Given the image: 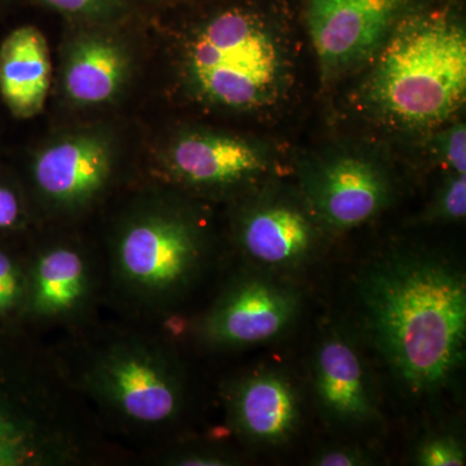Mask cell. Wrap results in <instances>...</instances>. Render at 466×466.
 <instances>
[{
	"label": "cell",
	"mask_w": 466,
	"mask_h": 466,
	"mask_svg": "<svg viewBox=\"0 0 466 466\" xmlns=\"http://www.w3.org/2000/svg\"><path fill=\"white\" fill-rule=\"evenodd\" d=\"M368 323L392 370L412 391H431L464 360L466 285L458 268L429 257L383 262L364 284Z\"/></svg>",
	"instance_id": "obj_1"
},
{
	"label": "cell",
	"mask_w": 466,
	"mask_h": 466,
	"mask_svg": "<svg viewBox=\"0 0 466 466\" xmlns=\"http://www.w3.org/2000/svg\"><path fill=\"white\" fill-rule=\"evenodd\" d=\"M56 357L75 390L126 431L150 434L182 413V366L158 337L113 328L79 336Z\"/></svg>",
	"instance_id": "obj_2"
},
{
	"label": "cell",
	"mask_w": 466,
	"mask_h": 466,
	"mask_svg": "<svg viewBox=\"0 0 466 466\" xmlns=\"http://www.w3.org/2000/svg\"><path fill=\"white\" fill-rule=\"evenodd\" d=\"M395 125L433 128L455 115L466 95V35L452 18L426 15L394 30L368 87Z\"/></svg>",
	"instance_id": "obj_3"
},
{
	"label": "cell",
	"mask_w": 466,
	"mask_h": 466,
	"mask_svg": "<svg viewBox=\"0 0 466 466\" xmlns=\"http://www.w3.org/2000/svg\"><path fill=\"white\" fill-rule=\"evenodd\" d=\"M198 226L177 208L153 205L124 219L110 241L108 276L116 299L139 315H159L186 296L208 265Z\"/></svg>",
	"instance_id": "obj_4"
},
{
	"label": "cell",
	"mask_w": 466,
	"mask_h": 466,
	"mask_svg": "<svg viewBox=\"0 0 466 466\" xmlns=\"http://www.w3.org/2000/svg\"><path fill=\"white\" fill-rule=\"evenodd\" d=\"M55 355L15 376L0 377V466L85 464L96 451L78 392Z\"/></svg>",
	"instance_id": "obj_5"
},
{
	"label": "cell",
	"mask_w": 466,
	"mask_h": 466,
	"mask_svg": "<svg viewBox=\"0 0 466 466\" xmlns=\"http://www.w3.org/2000/svg\"><path fill=\"white\" fill-rule=\"evenodd\" d=\"M187 67L205 99L227 108H257L274 96L280 54L262 21L240 9H229L208 21L195 36Z\"/></svg>",
	"instance_id": "obj_6"
},
{
	"label": "cell",
	"mask_w": 466,
	"mask_h": 466,
	"mask_svg": "<svg viewBox=\"0 0 466 466\" xmlns=\"http://www.w3.org/2000/svg\"><path fill=\"white\" fill-rule=\"evenodd\" d=\"M25 317L42 325L76 327L96 302L100 266L72 242H52L26 262Z\"/></svg>",
	"instance_id": "obj_7"
},
{
	"label": "cell",
	"mask_w": 466,
	"mask_h": 466,
	"mask_svg": "<svg viewBox=\"0 0 466 466\" xmlns=\"http://www.w3.org/2000/svg\"><path fill=\"white\" fill-rule=\"evenodd\" d=\"M410 0H308V25L325 76L364 60Z\"/></svg>",
	"instance_id": "obj_8"
},
{
	"label": "cell",
	"mask_w": 466,
	"mask_h": 466,
	"mask_svg": "<svg viewBox=\"0 0 466 466\" xmlns=\"http://www.w3.org/2000/svg\"><path fill=\"white\" fill-rule=\"evenodd\" d=\"M297 308L293 291L263 279H244L218 297L198 325V336L216 349L268 341L289 327Z\"/></svg>",
	"instance_id": "obj_9"
},
{
	"label": "cell",
	"mask_w": 466,
	"mask_h": 466,
	"mask_svg": "<svg viewBox=\"0 0 466 466\" xmlns=\"http://www.w3.org/2000/svg\"><path fill=\"white\" fill-rule=\"evenodd\" d=\"M112 170L109 144L97 135L85 134L42 150L34 162L33 180L48 207L76 213L106 191Z\"/></svg>",
	"instance_id": "obj_10"
},
{
	"label": "cell",
	"mask_w": 466,
	"mask_h": 466,
	"mask_svg": "<svg viewBox=\"0 0 466 466\" xmlns=\"http://www.w3.org/2000/svg\"><path fill=\"white\" fill-rule=\"evenodd\" d=\"M262 167V157L250 144L219 135H189L175 144L168 158L175 179L196 188H229Z\"/></svg>",
	"instance_id": "obj_11"
},
{
	"label": "cell",
	"mask_w": 466,
	"mask_h": 466,
	"mask_svg": "<svg viewBox=\"0 0 466 466\" xmlns=\"http://www.w3.org/2000/svg\"><path fill=\"white\" fill-rule=\"evenodd\" d=\"M388 184L372 164L359 158L333 162L314 188L318 213L334 228H351L367 222L385 204Z\"/></svg>",
	"instance_id": "obj_12"
},
{
	"label": "cell",
	"mask_w": 466,
	"mask_h": 466,
	"mask_svg": "<svg viewBox=\"0 0 466 466\" xmlns=\"http://www.w3.org/2000/svg\"><path fill=\"white\" fill-rule=\"evenodd\" d=\"M228 403L233 424L245 437L258 443H281L299 424L296 392L276 373L245 377L232 389Z\"/></svg>",
	"instance_id": "obj_13"
},
{
	"label": "cell",
	"mask_w": 466,
	"mask_h": 466,
	"mask_svg": "<svg viewBox=\"0 0 466 466\" xmlns=\"http://www.w3.org/2000/svg\"><path fill=\"white\" fill-rule=\"evenodd\" d=\"M51 82L47 42L38 29L20 27L0 48V94L15 115L32 116L43 108Z\"/></svg>",
	"instance_id": "obj_14"
},
{
	"label": "cell",
	"mask_w": 466,
	"mask_h": 466,
	"mask_svg": "<svg viewBox=\"0 0 466 466\" xmlns=\"http://www.w3.org/2000/svg\"><path fill=\"white\" fill-rule=\"evenodd\" d=\"M238 241L254 262L272 268H291L311 253L314 232L308 218L297 208L269 205L245 217Z\"/></svg>",
	"instance_id": "obj_15"
},
{
	"label": "cell",
	"mask_w": 466,
	"mask_h": 466,
	"mask_svg": "<svg viewBox=\"0 0 466 466\" xmlns=\"http://www.w3.org/2000/svg\"><path fill=\"white\" fill-rule=\"evenodd\" d=\"M128 61L121 46L103 36H87L67 56L64 86L67 96L84 106L115 97L127 76Z\"/></svg>",
	"instance_id": "obj_16"
},
{
	"label": "cell",
	"mask_w": 466,
	"mask_h": 466,
	"mask_svg": "<svg viewBox=\"0 0 466 466\" xmlns=\"http://www.w3.org/2000/svg\"><path fill=\"white\" fill-rule=\"evenodd\" d=\"M317 391L325 410L337 419L358 421L372 412L360 359L341 339H328L319 350Z\"/></svg>",
	"instance_id": "obj_17"
},
{
	"label": "cell",
	"mask_w": 466,
	"mask_h": 466,
	"mask_svg": "<svg viewBox=\"0 0 466 466\" xmlns=\"http://www.w3.org/2000/svg\"><path fill=\"white\" fill-rule=\"evenodd\" d=\"M26 265L0 249V318L25 317Z\"/></svg>",
	"instance_id": "obj_18"
},
{
	"label": "cell",
	"mask_w": 466,
	"mask_h": 466,
	"mask_svg": "<svg viewBox=\"0 0 466 466\" xmlns=\"http://www.w3.org/2000/svg\"><path fill=\"white\" fill-rule=\"evenodd\" d=\"M417 462L422 466H462L465 451L452 437L431 438L420 447Z\"/></svg>",
	"instance_id": "obj_19"
},
{
	"label": "cell",
	"mask_w": 466,
	"mask_h": 466,
	"mask_svg": "<svg viewBox=\"0 0 466 466\" xmlns=\"http://www.w3.org/2000/svg\"><path fill=\"white\" fill-rule=\"evenodd\" d=\"M437 213L447 219H462L466 214L465 174H456L455 179L447 184L438 201Z\"/></svg>",
	"instance_id": "obj_20"
},
{
	"label": "cell",
	"mask_w": 466,
	"mask_h": 466,
	"mask_svg": "<svg viewBox=\"0 0 466 466\" xmlns=\"http://www.w3.org/2000/svg\"><path fill=\"white\" fill-rule=\"evenodd\" d=\"M43 2L57 11L84 17L106 16L121 5V0H43Z\"/></svg>",
	"instance_id": "obj_21"
},
{
	"label": "cell",
	"mask_w": 466,
	"mask_h": 466,
	"mask_svg": "<svg viewBox=\"0 0 466 466\" xmlns=\"http://www.w3.org/2000/svg\"><path fill=\"white\" fill-rule=\"evenodd\" d=\"M168 465L177 466H226L231 465V459L219 451L195 449L175 451L164 459Z\"/></svg>",
	"instance_id": "obj_22"
},
{
	"label": "cell",
	"mask_w": 466,
	"mask_h": 466,
	"mask_svg": "<svg viewBox=\"0 0 466 466\" xmlns=\"http://www.w3.org/2000/svg\"><path fill=\"white\" fill-rule=\"evenodd\" d=\"M444 157L456 174L466 171V130L464 125L456 126L444 137Z\"/></svg>",
	"instance_id": "obj_23"
},
{
	"label": "cell",
	"mask_w": 466,
	"mask_h": 466,
	"mask_svg": "<svg viewBox=\"0 0 466 466\" xmlns=\"http://www.w3.org/2000/svg\"><path fill=\"white\" fill-rule=\"evenodd\" d=\"M23 205L16 193L0 184V229H11L21 222Z\"/></svg>",
	"instance_id": "obj_24"
},
{
	"label": "cell",
	"mask_w": 466,
	"mask_h": 466,
	"mask_svg": "<svg viewBox=\"0 0 466 466\" xmlns=\"http://www.w3.org/2000/svg\"><path fill=\"white\" fill-rule=\"evenodd\" d=\"M364 459L357 451L348 449L325 451L315 461L320 466H352L363 464Z\"/></svg>",
	"instance_id": "obj_25"
}]
</instances>
